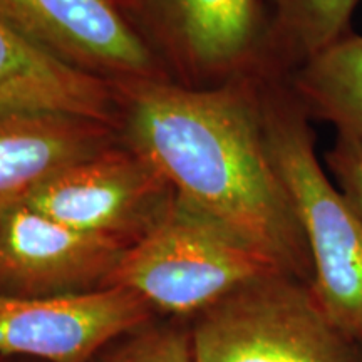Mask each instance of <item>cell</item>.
I'll list each match as a JSON object with an SVG mask.
<instances>
[{"instance_id":"obj_2","label":"cell","mask_w":362,"mask_h":362,"mask_svg":"<svg viewBox=\"0 0 362 362\" xmlns=\"http://www.w3.org/2000/svg\"><path fill=\"white\" fill-rule=\"evenodd\" d=\"M260 103L272 160L309 245L315 296L344 336L362 342V221L317 160L310 116L287 74H262Z\"/></svg>"},{"instance_id":"obj_7","label":"cell","mask_w":362,"mask_h":362,"mask_svg":"<svg viewBox=\"0 0 362 362\" xmlns=\"http://www.w3.org/2000/svg\"><path fill=\"white\" fill-rule=\"evenodd\" d=\"M0 21L27 42L96 78L170 79L160 56L115 0H0Z\"/></svg>"},{"instance_id":"obj_13","label":"cell","mask_w":362,"mask_h":362,"mask_svg":"<svg viewBox=\"0 0 362 362\" xmlns=\"http://www.w3.org/2000/svg\"><path fill=\"white\" fill-rule=\"evenodd\" d=\"M359 0H264L269 16L272 72L292 74L351 33Z\"/></svg>"},{"instance_id":"obj_14","label":"cell","mask_w":362,"mask_h":362,"mask_svg":"<svg viewBox=\"0 0 362 362\" xmlns=\"http://www.w3.org/2000/svg\"><path fill=\"white\" fill-rule=\"evenodd\" d=\"M101 362H193L189 334L176 327H143Z\"/></svg>"},{"instance_id":"obj_1","label":"cell","mask_w":362,"mask_h":362,"mask_svg":"<svg viewBox=\"0 0 362 362\" xmlns=\"http://www.w3.org/2000/svg\"><path fill=\"white\" fill-rule=\"evenodd\" d=\"M260 81L262 74L206 88L171 79L115 83L121 138L161 171L181 202L312 285L304 228L267 144Z\"/></svg>"},{"instance_id":"obj_3","label":"cell","mask_w":362,"mask_h":362,"mask_svg":"<svg viewBox=\"0 0 362 362\" xmlns=\"http://www.w3.org/2000/svg\"><path fill=\"white\" fill-rule=\"evenodd\" d=\"M270 272L282 270L175 197L155 228L124 252L106 287L133 291L153 310L198 315Z\"/></svg>"},{"instance_id":"obj_6","label":"cell","mask_w":362,"mask_h":362,"mask_svg":"<svg viewBox=\"0 0 362 362\" xmlns=\"http://www.w3.org/2000/svg\"><path fill=\"white\" fill-rule=\"evenodd\" d=\"M175 197L161 171L121 138L57 173L25 203L59 223L129 248L155 228Z\"/></svg>"},{"instance_id":"obj_8","label":"cell","mask_w":362,"mask_h":362,"mask_svg":"<svg viewBox=\"0 0 362 362\" xmlns=\"http://www.w3.org/2000/svg\"><path fill=\"white\" fill-rule=\"evenodd\" d=\"M153 312L123 287L52 297L0 293V356L89 362L116 339L146 327Z\"/></svg>"},{"instance_id":"obj_10","label":"cell","mask_w":362,"mask_h":362,"mask_svg":"<svg viewBox=\"0 0 362 362\" xmlns=\"http://www.w3.org/2000/svg\"><path fill=\"white\" fill-rule=\"evenodd\" d=\"M121 141L117 126L54 111H0V211L76 163Z\"/></svg>"},{"instance_id":"obj_5","label":"cell","mask_w":362,"mask_h":362,"mask_svg":"<svg viewBox=\"0 0 362 362\" xmlns=\"http://www.w3.org/2000/svg\"><path fill=\"white\" fill-rule=\"evenodd\" d=\"M117 6L185 86L206 88L270 72L264 0H124Z\"/></svg>"},{"instance_id":"obj_9","label":"cell","mask_w":362,"mask_h":362,"mask_svg":"<svg viewBox=\"0 0 362 362\" xmlns=\"http://www.w3.org/2000/svg\"><path fill=\"white\" fill-rule=\"evenodd\" d=\"M126 250L22 202L0 211V293L52 297L104 288Z\"/></svg>"},{"instance_id":"obj_16","label":"cell","mask_w":362,"mask_h":362,"mask_svg":"<svg viewBox=\"0 0 362 362\" xmlns=\"http://www.w3.org/2000/svg\"><path fill=\"white\" fill-rule=\"evenodd\" d=\"M115 2H117V4H121V2H124V0H115Z\"/></svg>"},{"instance_id":"obj_4","label":"cell","mask_w":362,"mask_h":362,"mask_svg":"<svg viewBox=\"0 0 362 362\" xmlns=\"http://www.w3.org/2000/svg\"><path fill=\"white\" fill-rule=\"evenodd\" d=\"M194 317L193 362H354L314 287L285 272L240 285Z\"/></svg>"},{"instance_id":"obj_11","label":"cell","mask_w":362,"mask_h":362,"mask_svg":"<svg viewBox=\"0 0 362 362\" xmlns=\"http://www.w3.org/2000/svg\"><path fill=\"white\" fill-rule=\"evenodd\" d=\"M12 110L67 112L119 128L115 83L67 66L0 21V111Z\"/></svg>"},{"instance_id":"obj_15","label":"cell","mask_w":362,"mask_h":362,"mask_svg":"<svg viewBox=\"0 0 362 362\" xmlns=\"http://www.w3.org/2000/svg\"><path fill=\"white\" fill-rule=\"evenodd\" d=\"M339 192L362 221V138L347 131H337L334 146L325 155Z\"/></svg>"},{"instance_id":"obj_12","label":"cell","mask_w":362,"mask_h":362,"mask_svg":"<svg viewBox=\"0 0 362 362\" xmlns=\"http://www.w3.org/2000/svg\"><path fill=\"white\" fill-rule=\"evenodd\" d=\"M287 78L307 115L362 138V35H344Z\"/></svg>"}]
</instances>
